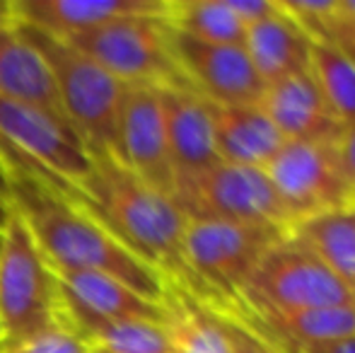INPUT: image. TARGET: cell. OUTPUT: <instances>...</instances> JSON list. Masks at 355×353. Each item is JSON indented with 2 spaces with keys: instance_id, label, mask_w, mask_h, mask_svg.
Instances as JSON below:
<instances>
[{
  "instance_id": "cell-1",
  "label": "cell",
  "mask_w": 355,
  "mask_h": 353,
  "mask_svg": "<svg viewBox=\"0 0 355 353\" xmlns=\"http://www.w3.org/2000/svg\"><path fill=\"white\" fill-rule=\"evenodd\" d=\"M10 211L27 225L53 271H94L126 283L138 295L162 305L167 278L133 255L80 198L27 172H10Z\"/></svg>"
},
{
  "instance_id": "cell-2",
  "label": "cell",
  "mask_w": 355,
  "mask_h": 353,
  "mask_svg": "<svg viewBox=\"0 0 355 353\" xmlns=\"http://www.w3.org/2000/svg\"><path fill=\"white\" fill-rule=\"evenodd\" d=\"M89 155L92 170L80 184V203L133 255L201 300V288L184 250L189 221L174 198L138 179L112 153L89 150Z\"/></svg>"
},
{
  "instance_id": "cell-3",
  "label": "cell",
  "mask_w": 355,
  "mask_h": 353,
  "mask_svg": "<svg viewBox=\"0 0 355 353\" xmlns=\"http://www.w3.org/2000/svg\"><path fill=\"white\" fill-rule=\"evenodd\" d=\"M17 32L46 63L63 117L73 123L87 150L112 153L116 157L119 121L128 85L109 76L66 39L24 22H17Z\"/></svg>"
},
{
  "instance_id": "cell-4",
  "label": "cell",
  "mask_w": 355,
  "mask_h": 353,
  "mask_svg": "<svg viewBox=\"0 0 355 353\" xmlns=\"http://www.w3.org/2000/svg\"><path fill=\"white\" fill-rule=\"evenodd\" d=\"M0 160L8 172H27L68 196L92 170V155L63 114L0 97Z\"/></svg>"
},
{
  "instance_id": "cell-5",
  "label": "cell",
  "mask_w": 355,
  "mask_h": 353,
  "mask_svg": "<svg viewBox=\"0 0 355 353\" xmlns=\"http://www.w3.org/2000/svg\"><path fill=\"white\" fill-rule=\"evenodd\" d=\"M355 305V293L293 232L263 255L232 315H293Z\"/></svg>"
},
{
  "instance_id": "cell-6",
  "label": "cell",
  "mask_w": 355,
  "mask_h": 353,
  "mask_svg": "<svg viewBox=\"0 0 355 353\" xmlns=\"http://www.w3.org/2000/svg\"><path fill=\"white\" fill-rule=\"evenodd\" d=\"M61 327V291L27 225L10 211L0 242V339L3 346Z\"/></svg>"
},
{
  "instance_id": "cell-7",
  "label": "cell",
  "mask_w": 355,
  "mask_h": 353,
  "mask_svg": "<svg viewBox=\"0 0 355 353\" xmlns=\"http://www.w3.org/2000/svg\"><path fill=\"white\" fill-rule=\"evenodd\" d=\"M285 230L239 223L191 221L187 225V264L201 288V302L232 315L244 286Z\"/></svg>"
},
{
  "instance_id": "cell-8",
  "label": "cell",
  "mask_w": 355,
  "mask_h": 353,
  "mask_svg": "<svg viewBox=\"0 0 355 353\" xmlns=\"http://www.w3.org/2000/svg\"><path fill=\"white\" fill-rule=\"evenodd\" d=\"M66 42L123 85L191 89L174 58L167 17H121Z\"/></svg>"
},
{
  "instance_id": "cell-9",
  "label": "cell",
  "mask_w": 355,
  "mask_h": 353,
  "mask_svg": "<svg viewBox=\"0 0 355 353\" xmlns=\"http://www.w3.org/2000/svg\"><path fill=\"white\" fill-rule=\"evenodd\" d=\"M177 208L191 221L263 225L290 232L293 218L273 189L266 170L218 162L211 170L179 179L172 193Z\"/></svg>"
},
{
  "instance_id": "cell-10",
  "label": "cell",
  "mask_w": 355,
  "mask_h": 353,
  "mask_svg": "<svg viewBox=\"0 0 355 353\" xmlns=\"http://www.w3.org/2000/svg\"><path fill=\"white\" fill-rule=\"evenodd\" d=\"M273 189L293 225L302 218L351 206L355 187L341 157V143L285 141L266 165Z\"/></svg>"
},
{
  "instance_id": "cell-11",
  "label": "cell",
  "mask_w": 355,
  "mask_h": 353,
  "mask_svg": "<svg viewBox=\"0 0 355 353\" xmlns=\"http://www.w3.org/2000/svg\"><path fill=\"white\" fill-rule=\"evenodd\" d=\"M116 160L164 196L174 193L177 175L169 157L159 87H126L121 121H119Z\"/></svg>"
},
{
  "instance_id": "cell-12",
  "label": "cell",
  "mask_w": 355,
  "mask_h": 353,
  "mask_svg": "<svg viewBox=\"0 0 355 353\" xmlns=\"http://www.w3.org/2000/svg\"><path fill=\"white\" fill-rule=\"evenodd\" d=\"M172 27V24H169ZM172 49L189 87L213 104H259L266 85L244 46H223L172 29Z\"/></svg>"
},
{
  "instance_id": "cell-13",
  "label": "cell",
  "mask_w": 355,
  "mask_h": 353,
  "mask_svg": "<svg viewBox=\"0 0 355 353\" xmlns=\"http://www.w3.org/2000/svg\"><path fill=\"white\" fill-rule=\"evenodd\" d=\"M17 22L71 39L121 17H167L169 0H15Z\"/></svg>"
},
{
  "instance_id": "cell-14",
  "label": "cell",
  "mask_w": 355,
  "mask_h": 353,
  "mask_svg": "<svg viewBox=\"0 0 355 353\" xmlns=\"http://www.w3.org/2000/svg\"><path fill=\"white\" fill-rule=\"evenodd\" d=\"M283 141L297 143H341L343 128L327 107L312 73L293 76L263 89L259 102Z\"/></svg>"
},
{
  "instance_id": "cell-15",
  "label": "cell",
  "mask_w": 355,
  "mask_h": 353,
  "mask_svg": "<svg viewBox=\"0 0 355 353\" xmlns=\"http://www.w3.org/2000/svg\"><path fill=\"white\" fill-rule=\"evenodd\" d=\"M174 175L187 179L218 165L208 102L193 89H159Z\"/></svg>"
},
{
  "instance_id": "cell-16",
  "label": "cell",
  "mask_w": 355,
  "mask_h": 353,
  "mask_svg": "<svg viewBox=\"0 0 355 353\" xmlns=\"http://www.w3.org/2000/svg\"><path fill=\"white\" fill-rule=\"evenodd\" d=\"M213 143L225 165L266 170L283 146V136L261 104H213L208 102Z\"/></svg>"
},
{
  "instance_id": "cell-17",
  "label": "cell",
  "mask_w": 355,
  "mask_h": 353,
  "mask_svg": "<svg viewBox=\"0 0 355 353\" xmlns=\"http://www.w3.org/2000/svg\"><path fill=\"white\" fill-rule=\"evenodd\" d=\"M312 44L314 42L304 34V29H300L283 10H278L273 17L247 27L244 51L263 85H273L293 76L309 73Z\"/></svg>"
},
{
  "instance_id": "cell-18",
  "label": "cell",
  "mask_w": 355,
  "mask_h": 353,
  "mask_svg": "<svg viewBox=\"0 0 355 353\" xmlns=\"http://www.w3.org/2000/svg\"><path fill=\"white\" fill-rule=\"evenodd\" d=\"M247 322L254 332L283 353L355 336V305L322 307L293 315H230Z\"/></svg>"
},
{
  "instance_id": "cell-19",
  "label": "cell",
  "mask_w": 355,
  "mask_h": 353,
  "mask_svg": "<svg viewBox=\"0 0 355 353\" xmlns=\"http://www.w3.org/2000/svg\"><path fill=\"white\" fill-rule=\"evenodd\" d=\"M53 271V268H51ZM63 298L75 307L104 320H150L162 322L159 302L138 295L133 288L107 273L94 271H53Z\"/></svg>"
},
{
  "instance_id": "cell-20",
  "label": "cell",
  "mask_w": 355,
  "mask_h": 353,
  "mask_svg": "<svg viewBox=\"0 0 355 353\" xmlns=\"http://www.w3.org/2000/svg\"><path fill=\"white\" fill-rule=\"evenodd\" d=\"M162 312V327L174 353H232L225 317L177 283H167Z\"/></svg>"
},
{
  "instance_id": "cell-21",
  "label": "cell",
  "mask_w": 355,
  "mask_h": 353,
  "mask_svg": "<svg viewBox=\"0 0 355 353\" xmlns=\"http://www.w3.org/2000/svg\"><path fill=\"white\" fill-rule=\"evenodd\" d=\"M0 97L63 114L46 63L17 32V24L0 29Z\"/></svg>"
},
{
  "instance_id": "cell-22",
  "label": "cell",
  "mask_w": 355,
  "mask_h": 353,
  "mask_svg": "<svg viewBox=\"0 0 355 353\" xmlns=\"http://www.w3.org/2000/svg\"><path fill=\"white\" fill-rule=\"evenodd\" d=\"M290 232L355 293V203L302 218Z\"/></svg>"
},
{
  "instance_id": "cell-23",
  "label": "cell",
  "mask_w": 355,
  "mask_h": 353,
  "mask_svg": "<svg viewBox=\"0 0 355 353\" xmlns=\"http://www.w3.org/2000/svg\"><path fill=\"white\" fill-rule=\"evenodd\" d=\"M309 73L317 83L327 107L343 128V136L355 133V63L331 42L312 44Z\"/></svg>"
},
{
  "instance_id": "cell-24",
  "label": "cell",
  "mask_w": 355,
  "mask_h": 353,
  "mask_svg": "<svg viewBox=\"0 0 355 353\" xmlns=\"http://www.w3.org/2000/svg\"><path fill=\"white\" fill-rule=\"evenodd\" d=\"M167 22L191 39L223 46H244L247 29L234 17L227 0H177L169 3Z\"/></svg>"
},
{
  "instance_id": "cell-25",
  "label": "cell",
  "mask_w": 355,
  "mask_h": 353,
  "mask_svg": "<svg viewBox=\"0 0 355 353\" xmlns=\"http://www.w3.org/2000/svg\"><path fill=\"white\" fill-rule=\"evenodd\" d=\"M89 344H85L78 334L66 327H53L37 336L19 341V344L3 346L0 353H89Z\"/></svg>"
},
{
  "instance_id": "cell-26",
  "label": "cell",
  "mask_w": 355,
  "mask_h": 353,
  "mask_svg": "<svg viewBox=\"0 0 355 353\" xmlns=\"http://www.w3.org/2000/svg\"><path fill=\"white\" fill-rule=\"evenodd\" d=\"M223 317H225V322H227L232 353H283L268 339H263L259 332H254L247 322L237 320V317H230V315H223Z\"/></svg>"
},
{
  "instance_id": "cell-27",
  "label": "cell",
  "mask_w": 355,
  "mask_h": 353,
  "mask_svg": "<svg viewBox=\"0 0 355 353\" xmlns=\"http://www.w3.org/2000/svg\"><path fill=\"white\" fill-rule=\"evenodd\" d=\"M227 5L234 12V17L244 24V29L273 17L281 10L278 8V0H227Z\"/></svg>"
},
{
  "instance_id": "cell-28",
  "label": "cell",
  "mask_w": 355,
  "mask_h": 353,
  "mask_svg": "<svg viewBox=\"0 0 355 353\" xmlns=\"http://www.w3.org/2000/svg\"><path fill=\"white\" fill-rule=\"evenodd\" d=\"M327 42L338 46L355 63V17L338 15L327 29Z\"/></svg>"
},
{
  "instance_id": "cell-29",
  "label": "cell",
  "mask_w": 355,
  "mask_h": 353,
  "mask_svg": "<svg viewBox=\"0 0 355 353\" xmlns=\"http://www.w3.org/2000/svg\"><path fill=\"white\" fill-rule=\"evenodd\" d=\"M295 353H355V336H353V339L329 341V344L304 346V349H297Z\"/></svg>"
},
{
  "instance_id": "cell-30",
  "label": "cell",
  "mask_w": 355,
  "mask_h": 353,
  "mask_svg": "<svg viewBox=\"0 0 355 353\" xmlns=\"http://www.w3.org/2000/svg\"><path fill=\"white\" fill-rule=\"evenodd\" d=\"M341 157H343V165H346L348 177H351V182L355 187V133L353 136H346L341 141Z\"/></svg>"
},
{
  "instance_id": "cell-31",
  "label": "cell",
  "mask_w": 355,
  "mask_h": 353,
  "mask_svg": "<svg viewBox=\"0 0 355 353\" xmlns=\"http://www.w3.org/2000/svg\"><path fill=\"white\" fill-rule=\"evenodd\" d=\"M17 24V12H15V0H0V29L15 27Z\"/></svg>"
},
{
  "instance_id": "cell-32",
  "label": "cell",
  "mask_w": 355,
  "mask_h": 353,
  "mask_svg": "<svg viewBox=\"0 0 355 353\" xmlns=\"http://www.w3.org/2000/svg\"><path fill=\"white\" fill-rule=\"evenodd\" d=\"M0 203L10 208V172L3 160H0Z\"/></svg>"
},
{
  "instance_id": "cell-33",
  "label": "cell",
  "mask_w": 355,
  "mask_h": 353,
  "mask_svg": "<svg viewBox=\"0 0 355 353\" xmlns=\"http://www.w3.org/2000/svg\"><path fill=\"white\" fill-rule=\"evenodd\" d=\"M338 15L355 17V0H338Z\"/></svg>"
},
{
  "instance_id": "cell-34",
  "label": "cell",
  "mask_w": 355,
  "mask_h": 353,
  "mask_svg": "<svg viewBox=\"0 0 355 353\" xmlns=\"http://www.w3.org/2000/svg\"><path fill=\"white\" fill-rule=\"evenodd\" d=\"M5 223H8V216H3V213H0V242H3V227H5Z\"/></svg>"
},
{
  "instance_id": "cell-35",
  "label": "cell",
  "mask_w": 355,
  "mask_h": 353,
  "mask_svg": "<svg viewBox=\"0 0 355 353\" xmlns=\"http://www.w3.org/2000/svg\"><path fill=\"white\" fill-rule=\"evenodd\" d=\"M0 213H3V216H10V208H5L3 203H0Z\"/></svg>"
},
{
  "instance_id": "cell-36",
  "label": "cell",
  "mask_w": 355,
  "mask_h": 353,
  "mask_svg": "<svg viewBox=\"0 0 355 353\" xmlns=\"http://www.w3.org/2000/svg\"><path fill=\"white\" fill-rule=\"evenodd\" d=\"M89 349H92L89 353H107V351H102V349H94V346H89Z\"/></svg>"
},
{
  "instance_id": "cell-37",
  "label": "cell",
  "mask_w": 355,
  "mask_h": 353,
  "mask_svg": "<svg viewBox=\"0 0 355 353\" xmlns=\"http://www.w3.org/2000/svg\"><path fill=\"white\" fill-rule=\"evenodd\" d=\"M0 344H3V339H0Z\"/></svg>"
},
{
  "instance_id": "cell-38",
  "label": "cell",
  "mask_w": 355,
  "mask_h": 353,
  "mask_svg": "<svg viewBox=\"0 0 355 353\" xmlns=\"http://www.w3.org/2000/svg\"><path fill=\"white\" fill-rule=\"evenodd\" d=\"M0 349H3V344H0Z\"/></svg>"
},
{
  "instance_id": "cell-39",
  "label": "cell",
  "mask_w": 355,
  "mask_h": 353,
  "mask_svg": "<svg viewBox=\"0 0 355 353\" xmlns=\"http://www.w3.org/2000/svg\"><path fill=\"white\" fill-rule=\"evenodd\" d=\"M353 203H355V198H353Z\"/></svg>"
}]
</instances>
